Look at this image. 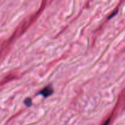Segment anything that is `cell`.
<instances>
[{"instance_id":"obj_1","label":"cell","mask_w":125,"mask_h":125,"mask_svg":"<svg viewBox=\"0 0 125 125\" xmlns=\"http://www.w3.org/2000/svg\"><path fill=\"white\" fill-rule=\"evenodd\" d=\"M53 93V89L51 86H46L45 89H43L40 92L39 94L43 95L45 98L48 97L49 96L51 95Z\"/></svg>"},{"instance_id":"obj_3","label":"cell","mask_w":125,"mask_h":125,"mask_svg":"<svg viewBox=\"0 0 125 125\" xmlns=\"http://www.w3.org/2000/svg\"><path fill=\"white\" fill-rule=\"evenodd\" d=\"M110 120H111V118H109V119H107V120H106V122L104 123V124L103 125H108L109 123V122H110Z\"/></svg>"},{"instance_id":"obj_2","label":"cell","mask_w":125,"mask_h":125,"mask_svg":"<svg viewBox=\"0 0 125 125\" xmlns=\"http://www.w3.org/2000/svg\"><path fill=\"white\" fill-rule=\"evenodd\" d=\"M24 103L27 107H30V106H31L32 104V100H31V98H28L26 99V100H24Z\"/></svg>"},{"instance_id":"obj_4","label":"cell","mask_w":125,"mask_h":125,"mask_svg":"<svg viewBox=\"0 0 125 125\" xmlns=\"http://www.w3.org/2000/svg\"><path fill=\"white\" fill-rule=\"evenodd\" d=\"M117 12H114V13H113V14H112V15H111V16H110V17H109V19H110V18H112V17H113V16H114V15H115V14H116V13H117Z\"/></svg>"}]
</instances>
